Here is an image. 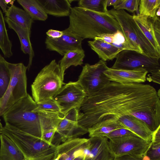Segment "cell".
<instances>
[{
	"label": "cell",
	"mask_w": 160,
	"mask_h": 160,
	"mask_svg": "<svg viewBox=\"0 0 160 160\" xmlns=\"http://www.w3.org/2000/svg\"><path fill=\"white\" fill-rule=\"evenodd\" d=\"M77 109L78 123L88 130L103 120L126 115L142 120L152 132L160 126L159 90L149 84L111 82L86 96Z\"/></svg>",
	"instance_id": "obj_1"
},
{
	"label": "cell",
	"mask_w": 160,
	"mask_h": 160,
	"mask_svg": "<svg viewBox=\"0 0 160 160\" xmlns=\"http://www.w3.org/2000/svg\"><path fill=\"white\" fill-rule=\"evenodd\" d=\"M69 16L68 28L83 40L121 31L117 21L108 12H94L78 6L71 8Z\"/></svg>",
	"instance_id": "obj_2"
},
{
	"label": "cell",
	"mask_w": 160,
	"mask_h": 160,
	"mask_svg": "<svg viewBox=\"0 0 160 160\" xmlns=\"http://www.w3.org/2000/svg\"><path fill=\"white\" fill-rule=\"evenodd\" d=\"M37 106V104L28 94L2 116L6 124L42 140L38 113L32 111Z\"/></svg>",
	"instance_id": "obj_3"
},
{
	"label": "cell",
	"mask_w": 160,
	"mask_h": 160,
	"mask_svg": "<svg viewBox=\"0 0 160 160\" xmlns=\"http://www.w3.org/2000/svg\"><path fill=\"white\" fill-rule=\"evenodd\" d=\"M2 134L10 138L27 160H53L56 146L5 124Z\"/></svg>",
	"instance_id": "obj_4"
},
{
	"label": "cell",
	"mask_w": 160,
	"mask_h": 160,
	"mask_svg": "<svg viewBox=\"0 0 160 160\" xmlns=\"http://www.w3.org/2000/svg\"><path fill=\"white\" fill-rule=\"evenodd\" d=\"M59 63L52 60L37 75L31 85L32 98L38 104L52 98L65 84Z\"/></svg>",
	"instance_id": "obj_5"
},
{
	"label": "cell",
	"mask_w": 160,
	"mask_h": 160,
	"mask_svg": "<svg viewBox=\"0 0 160 160\" xmlns=\"http://www.w3.org/2000/svg\"><path fill=\"white\" fill-rule=\"evenodd\" d=\"M108 12L117 21L126 40L136 49L137 52L160 58V54L143 34L133 19V16L123 9L116 10L112 8L108 10Z\"/></svg>",
	"instance_id": "obj_6"
},
{
	"label": "cell",
	"mask_w": 160,
	"mask_h": 160,
	"mask_svg": "<svg viewBox=\"0 0 160 160\" xmlns=\"http://www.w3.org/2000/svg\"><path fill=\"white\" fill-rule=\"evenodd\" d=\"M116 58L112 68L143 69L150 73L148 75L147 80L155 82L160 80L159 58L147 56L134 50H125L120 52Z\"/></svg>",
	"instance_id": "obj_7"
},
{
	"label": "cell",
	"mask_w": 160,
	"mask_h": 160,
	"mask_svg": "<svg viewBox=\"0 0 160 160\" xmlns=\"http://www.w3.org/2000/svg\"><path fill=\"white\" fill-rule=\"evenodd\" d=\"M11 79L8 89L0 101V116L14 104L28 94L27 91V66L22 63L8 62Z\"/></svg>",
	"instance_id": "obj_8"
},
{
	"label": "cell",
	"mask_w": 160,
	"mask_h": 160,
	"mask_svg": "<svg viewBox=\"0 0 160 160\" xmlns=\"http://www.w3.org/2000/svg\"><path fill=\"white\" fill-rule=\"evenodd\" d=\"M152 143L134 133L108 139L110 149L114 157L129 155L142 158Z\"/></svg>",
	"instance_id": "obj_9"
},
{
	"label": "cell",
	"mask_w": 160,
	"mask_h": 160,
	"mask_svg": "<svg viewBox=\"0 0 160 160\" xmlns=\"http://www.w3.org/2000/svg\"><path fill=\"white\" fill-rule=\"evenodd\" d=\"M108 68L106 62L102 60L93 65L85 64L82 67L77 81L87 96L99 91L110 82L104 73Z\"/></svg>",
	"instance_id": "obj_10"
},
{
	"label": "cell",
	"mask_w": 160,
	"mask_h": 160,
	"mask_svg": "<svg viewBox=\"0 0 160 160\" xmlns=\"http://www.w3.org/2000/svg\"><path fill=\"white\" fill-rule=\"evenodd\" d=\"M86 96L77 81L70 82L63 86L52 98L64 116L71 109L79 108Z\"/></svg>",
	"instance_id": "obj_11"
},
{
	"label": "cell",
	"mask_w": 160,
	"mask_h": 160,
	"mask_svg": "<svg viewBox=\"0 0 160 160\" xmlns=\"http://www.w3.org/2000/svg\"><path fill=\"white\" fill-rule=\"evenodd\" d=\"M78 119L77 108L72 109L67 112L57 127L55 138L63 142L88 133V129L79 125Z\"/></svg>",
	"instance_id": "obj_12"
},
{
	"label": "cell",
	"mask_w": 160,
	"mask_h": 160,
	"mask_svg": "<svg viewBox=\"0 0 160 160\" xmlns=\"http://www.w3.org/2000/svg\"><path fill=\"white\" fill-rule=\"evenodd\" d=\"M63 31V35L58 38L52 39L47 36L45 44L47 49L63 56L69 51L82 48L83 40L81 38L68 28Z\"/></svg>",
	"instance_id": "obj_13"
},
{
	"label": "cell",
	"mask_w": 160,
	"mask_h": 160,
	"mask_svg": "<svg viewBox=\"0 0 160 160\" xmlns=\"http://www.w3.org/2000/svg\"><path fill=\"white\" fill-rule=\"evenodd\" d=\"M87 146L84 149L85 160H113L114 156L105 137L90 138Z\"/></svg>",
	"instance_id": "obj_14"
},
{
	"label": "cell",
	"mask_w": 160,
	"mask_h": 160,
	"mask_svg": "<svg viewBox=\"0 0 160 160\" xmlns=\"http://www.w3.org/2000/svg\"><path fill=\"white\" fill-rule=\"evenodd\" d=\"M104 73L111 82L118 83H142L146 80L148 72L143 69L126 70L108 68Z\"/></svg>",
	"instance_id": "obj_15"
},
{
	"label": "cell",
	"mask_w": 160,
	"mask_h": 160,
	"mask_svg": "<svg viewBox=\"0 0 160 160\" xmlns=\"http://www.w3.org/2000/svg\"><path fill=\"white\" fill-rule=\"evenodd\" d=\"M89 139L76 138L68 139L56 146L54 158L61 154L58 160H73L76 158L84 155V150L87 146Z\"/></svg>",
	"instance_id": "obj_16"
},
{
	"label": "cell",
	"mask_w": 160,
	"mask_h": 160,
	"mask_svg": "<svg viewBox=\"0 0 160 160\" xmlns=\"http://www.w3.org/2000/svg\"><path fill=\"white\" fill-rule=\"evenodd\" d=\"M4 19L9 28L13 30L18 35L20 42L22 51L24 54L29 55V61L27 67L28 69L29 70L34 56L30 40L31 30L20 26L6 17Z\"/></svg>",
	"instance_id": "obj_17"
},
{
	"label": "cell",
	"mask_w": 160,
	"mask_h": 160,
	"mask_svg": "<svg viewBox=\"0 0 160 160\" xmlns=\"http://www.w3.org/2000/svg\"><path fill=\"white\" fill-rule=\"evenodd\" d=\"M128 129L149 142H152V132L142 120L132 115H126L118 118Z\"/></svg>",
	"instance_id": "obj_18"
},
{
	"label": "cell",
	"mask_w": 160,
	"mask_h": 160,
	"mask_svg": "<svg viewBox=\"0 0 160 160\" xmlns=\"http://www.w3.org/2000/svg\"><path fill=\"white\" fill-rule=\"evenodd\" d=\"M120 128L127 129L118 118H111L97 122L88 131L90 138L101 137H105L112 132Z\"/></svg>",
	"instance_id": "obj_19"
},
{
	"label": "cell",
	"mask_w": 160,
	"mask_h": 160,
	"mask_svg": "<svg viewBox=\"0 0 160 160\" xmlns=\"http://www.w3.org/2000/svg\"><path fill=\"white\" fill-rule=\"evenodd\" d=\"M46 13L57 17L69 16L72 1L68 0H37Z\"/></svg>",
	"instance_id": "obj_20"
},
{
	"label": "cell",
	"mask_w": 160,
	"mask_h": 160,
	"mask_svg": "<svg viewBox=\"0 0 160 160\" xmlns=\"http://www.w3.org/2000/svg\"><path fill=\"white\" fill-rule=\"evenodd\" d=\"M0 160H27L15 143L6 135L0 134Z\"/></svg>",
	"instance_id": "obj_21"
},
{
	"label": "cell",
	"mask_w": 160,
	"mask_h": 160,
	"mask_svg": "<svg viewBox=\"0 0 160 160\" xmlns=\"http://www.w3.org/2000/svg\"><path fill=\"white\" fill-rule=\"evenodd\" d=\"M88 43L99 58L105 62L113 60L122 51L112 44L97 38H95L92 41H88Z\"/></svg>",
	"instance_id": "obj_22"
},
{
	"label": "cell",
	"mask_w": 160,
	"mask_h": 160,
	"mask_svg": "<svg viewBox=\"0 0 160 160\" xmlns=\"http://www.w3.org/2000/svg\"><path fill=\"white\" fill-rule=\"evenodd\" d=\"M133 18L155 49L160 54V44L156 39L151 18L140 16L138 14L134 15Z\"/></svg>",
	"instance_id": "obj_23"
},
{
	"label": "cell",
	"mask_w": 160,
	"mask_h": 160,
	"mask_svg": "<svg viewBox=\"0 0 160 160\" xmlns=\"http://www.w3.org/2000/svg\"><path fill=\"white\" fill-rule=\"evenodd\" d=\"M6 17L24 28L31 29L33 20L24 10L12 5L5 13Z\"/></svg>",
	"instance_id": "obj_24"
},
{
	"label": "cell",
	"mask_w": 160,
	"mask_h": 160,
	"mask_svg": "<svg viewBox=\"0 0 160 160\" xmlns=\"http://www.w3.org/2000/svg\"><path fill=\"white\" fill-rule=\"evenodd\" d=\"M85 57V52L82 48L67 52L60 60L59 64L62 76H64L65 71L71 66L82 65Z\"/></svg>",
	"instance_id": "obj_25"
},
{
	"label": "cell",
	"mask_w": 160,
	"mask_h": 160,
	"mask_svg": "<svg viewBox=\"0 0 160 160\" xmlns=\"http://www.w3.org/2000/svg\"><path fill=\"white\" fill-rule=\"evenodd\" d=\"M17 1L33 20L44 21L48 18V15L37 0H18Z\"/></svg>",
	"instance_id": "obj_26"
},
{
	"label": "cell",
	"mask_w": 160,
	"mask_h": 160,
	"mask_svg": "<svg viewBox=\"0 0 160 160\" xmlns=\"http://www.w3.org/2000/svg\"><path fill=\"white\" fill-rule=\"evenodd\" d=\"M102 40L108 43L123 50H134L136 49L127 41L122 32L117 31L113 34H105L102 36Z\"/></svg>",
	"instance_id": "obj_27"
},
{
	"label": "cell",
	"mask_w": 160,
	"mask_h": 160,
	"mask_svg": "<svg viewBox=\"0 0 160 160\" xmlns=\"http://www.w3.org/2000/svg\"><path fill=\"white\" fill-rule=\"evenodd\" d=\"M12 44L10 40L6 28L5 19L0 10V49L6 58H9L13 55Z\"/></svg>",
	"instance_id": "obj_28"
},
{
	"label": "cell",
	"mask_w": 160,
	"mask_h": 160,
	"mask_svg": "<svg viewBox=\"0 0 160 160\" xmlns=\"http://www.w3.org/2000/svg\"><path fill=\"white\" fill-rule=\"evenodd\" d=\"M8 62L0 54V101L4 96L11 79Z\"/></svg>",
	"instance_id": "obj_29"
},
{
	"label": "cell",
	"mask_w": 160,
	"mask_h": 160,
	"mask_svg": "<svg viewBox=\"0 0 160 160\" xmlns=\"http://www.w3.org/2000/svg\"><path fill=\"white\" fill-rule=\"evenodd\" d=\"M139 6V16L154 18L160 8V0H141Z\"/></svg>",
	"instance_id": "obj_30"
},
{
	"label": "cell",
	"mask_w": 160,
	"mask_h": 160,
	"mask_svg": "<svg viewBox=\"0 0 160 160\" xmlns=\"http://www.w3.org/2000/svg\"><path fill=\"white\" fill-rule=\"evenodd\" d=\"M107 0H80L78 7L94 12L107 13Z\"/></svg>",
	"instance_id": "obj_31"
},
{
	"label": "cell",
	"mask_w": 160,
	"mask_h": 160,
	"mask_svg": "<svg viewBox=\"0 0 160 160\" xmlns=\"http://www.w3.org/2000/svg\"><path fill=\"white\" fill-rule=\"evenodd\" d=\"M32 111L35 112H58L61 113L59 107L52 98L37 104V107Z\"/></svg>",
	"instance_id": "obj_32"
},
{
	"label": "cell",
	"mask_w": 160,
	"mask_h": 160,
	"mask_svg": "<svg viewBox=\"0 0 160 160\" xmlns=\"http://www.w3.org/2000/svg\"><path fill=\"white\" fill-rule=\"evenodd\" d=\"M140 0H119L118 2L113 6V9L116 10L125 9L133 13L137 10Z\"/></svg>",
	"instance_id": "obj_33"
},
{
	"label": "cell",
	"mask_w": 160,
	"mask_h": 160,
	"mask_svg": "<svg viewBox=\"0 0 160 160\" xmlns=\"http://www.w3.org/2000/svg\"><path fill=\"white\" fill-rule=\"evenodd\" d=\"M147 155L150 160H160V144L152 143Z\"/></svg>",
	"instance_id": "obj_34"
},
{
	"label": "cell",
	"mask_w": 160,
	"mask_h": 160,
	"mask_svg": "<svg viewBox=\"0 0 160 160\" xmlns=\"http://www.w3.org/2000/svg\"><path fill=\"white\" fill-rule=\"evenodd\" d=\"M132 133H134L129 130L124 128H120L112 132L105 137L108 139H110L121 137Z\"/></svg>",
	"instance_id": "obj_35"
},
{
	"label": "cell",
	"mask_w": 160,
	"mask_h": 160,
	"mask_svg": "<svg viewBox=\"0 0 160 160\" xmlns=\"http://www.w3.org/2000/svg\"><path fill=\"white\" fill-rule=\"evenodd\" d=\"M156 39L159 44L160 42V19L159 17L156 15L154 18H151Z\"/></svg>",
	"instance_id": "obj_36"
},
{
	"label": "cell",
	"mask_w": 160,
	"mask_h": 160,
	"mask_svg": "<svg viewBox=\"0 0 160 160\" xmlns=\"http://www.w3.org/2000/svg\"><path fill=\"white\" fill-rule=\"evenodd\" d=\"M62 31L52 29L48 30L46 32L47 36L52 39H57L61 37L63 34Z\"/></svg>",
	"instance_id": "obj_37"
},
{
	"label": "cell",
	"mask_w": 160,
	"mask_h": 160,
	"mask_svg": "<svg viewBox=\"0 0 160 160\" xmlns=\"http://www.w3.org/2000/svg\"><path fill=\"white\" fill-rule=\"evenodd\" d=\"M152 142L155 144H160V126L152 132Z\"/></svg>",
	"instance_id": "obj_38"
},
{
	"label": "cell",
	"mask_w": 160,
	"mask_h": 160,
	"mask_svg": "<svg viewBox=\"0 0 160 160\" xmlns=\"http://www.w3.org/2000/svg\"><path fill=\"white\" fill-rule=\"evenodd\" d=\"M113 160H142V158L129 155H124L115 157Z\"/></svg>",
	"instance_id": "obj_39"
},
{
	"label": "cell",
	"mask_w": 160,
	"mask_h": 160,
	"mask_svg": "<svg viewBox=\"0 0 160 160\" xmlns=\"http://www.w3.org/2000/svg\"><path fill=\"white\" fill-rule=\"evenodd\" d=\"M0 6L3 12L4 13H5L7 10V8H9V7L8 6L7 4L5 2V0H0Z\"/></svg>",
	"instance_id": "obj_40"
},
{
	"label": "cell",
	"mask_w": 160,
	"mask_h": 160,
	"mask_svg": "<svg viewBox=\"0 0 160 160\" xmlns=\"http://www.w3.org/2000/svg\"><path fill=\"white\" fill-rule=\"evenodd\" d=\"M119 0H107V6H109L116 5L119 2Z\"/></svg>",
	"instance_id": "obj_41"
},
{
	"label": "cell",
	"mask_w": 160,
	"mask_h": 160,
	"mask_svg": "<svg viewBox=\"0 0 160 160\" xmlns=\"http://www.w3.org/2000/svg\"><path fill=\"white\" fill-rule=\"evenodd\" d=\"M85 154L80 155L76 158L73 160H85Z\"/></svg>",
	"instance_id": "obj_42"
},
{
	"label": "cell",
	"mask_w": 160,
	"mask_h": 160,
	"mask_svg": "<svg viewBox=\"0 0 160 160\" xmlns=\"http://www.w3.org/2000/svg\"><path fill=\"white\" fill-rule=\"evenodd\" d=\"M142 160H150V159L148 156L146 155L142 158Z\"/></svg>",
	"instance_id": "obj_43"
},
{
	"label": "cell",
	"mask_w": 160,
	"mask_h": 160,
	"mask_svg": "<svg viewBox=\"0 0 160 160\" xmlns=\"http://www.w3.org/2000/svg\"><path fill=\"white\" fill-rule=\"evenodd\" d=\"M1 120H0V134L2 133L3 127L1 122Z\"/></svg>",
	"instance_id": "obj_44"
},
{
	"label": "cell",
	"mask_w": 160,
	"mask_h": 160,
	"mask_svg": "<svg viewBox=\"0 0 160 160\" xmlns=\"http://www.w3.org/2000/svg\"><path fill=\"white\" fill-rule=\"evenodd\" d=\"M61 154H59L58 155L57 157L55 158V159H54L53 160H58V159H59V158L61 156Z\"/></svg>",
	"instance_id": "obj_45"
}]
</instances>
